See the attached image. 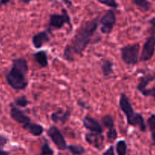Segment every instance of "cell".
Wrapping results in <instances>:
<instances>
[{
	"instance_id": "cell-29",
	"label": "cell",
	"mask_w": 155,
	"mask_h": 155,
	"mask_svg": "<svg viewBox=\"0 0 155 155\" xmlns=\"http://www.w3.org/2000/svg\"><path fill=\"white\" fill-rule=\"evenodd\" d=\"M149 24L151 25V32L155 34V18H151L149 21Z\"/></svg>"
},
{
	"instance_id": "cell-19",
	"label": "cell",
	"mask_w": 155,
	"mask_h": 155,
	"mask_svg": "<svg viewBox=\"0 0 155 155\" xmlns=\"http://www.w3.org/2000/svg\"><path fill=\"white\" fill-rule=\"evenodd\" d=\"M101 124H102L103 127L110 130V129L114 127V120L112 116L109 114H106L101 118Z\"/></svg>"
},
{
	"instance_id": "cell-23",
	"label": "cell",
	"mask_w": 155,
	"mask_h": 155,
	"mask_svg": "<svg viewBox=\"0 0 155 155\" xmlns=\"http://www.w3.org/2000/svg\"><path fill=\"white\" fill-rule=\"evenodd\" d=\"M107 140L110 142H113L114 141L116 140V139L117 138V130L115 129V127L108 130V131L107 133Z\"/></svg>"
},
{
	"instance_id": "cell-20",
	"label": "cell",
	"mask_w": 155,
	"mask_h": 155,
	"mask_svg": "<svg viewBox=\"0 0 155 155\" xmlns=\"http://www.w3.org/2000/svg\"><path fill=\"white\" fill-rule=\"evenodd\" d=\"M127 145L124 140H120L117 143L116 151L118 155H126L127 154Z\"/></svg>"
},
{
	"instance_id": "cell-34",
	"label": "cell",
	"mask_w": 155,
	"mask_h": 155,
	"mask_svg": "<svg viewBox=\"0 0 155 155\" xmlns=\"http://www.w3.org/2000/svg\"><path fill=\"white\" fill-rule=\"evenodd\" d=\"M40 155H53V154H41Z\"/></svg>"
},
{
	"instance_id": "cell-37",
	"label": "cell",
	"mask_w": 155,
	"mask_h": 155,
	"mask_svg": "<svg viewBox=\"0 0 155 155\" xmlns=\"http://www.w3.org/2000/svg\"><path fill=\"white\" fill-rule=\"evenodd\" d=\"M0 114H1V107H0Z\"/></svg>"
},
{
	"instance_id": "cell-26",
	"label": "cell",
	"mask_w": 155,
	"mask_h": 155,
	"mask_svg": "<svg viewBox=\"0 0 155 155\" xmlns=\"http://www.w3.org/2000/svg\"><path fill=\"white\" fill-rule=\"evenodd\" d=\"M41 154H53L54 152H53L52 149L50 148V146L48 145V144L44 143L42 145V148H41Z\"/></svg>"
},
{
	"instance_id": "cell-32",
	"label": "cell",
	"mask_w": 155,
	"mask_h": 155,
	"mask_svg": "<svg viewBox=\"0 0 155 155\" xmlns=\"http://www.w3.org/2000/svg\"><path fill=\"white\" fill-rule=\"evenodd\" d=\"M20 1H21V2L24 3V4H29L32 0H20Z\"/></svg>"
},
{
	"instance_id": "cell-16",
	"label": "cell",
	"mask_w": 155,
	"mask_h": 155,
	"mask_svg": "<svg viewBox=\"0 0 155 155\" xmlns=\"http://www.w3.org/2000/svg\"><path fill=\"white\" fill-rule=\"evenodd\" d=\"M25 130L34 136H41L42 134V133L44 132V128L42 126L37 124H33V123L29 124L28 127Z\"/></svg>"
},
{
	"instance_id": "cell-27",
	"label": "cell",
	"mask_w": 155,
	"mask_h": 155,
	"mask_svg": "<svg viewBox=\"0 0 155 155\" xmlns=\"http://www.w3.org/2000/svg\"><path fill=\"white\" fill-rule=\"evenodd\" d=\"M144 96L146 97H153L155 98V87L151 88V89H146L141 92Z\"/></svg>"
},
{
	"instance_id": "cell-12",
	"label": "cell",
	"mask_w": 155,
	"mask_h": 155,
	"mask_svg": "<svg viewBox=\"0 0 155 155\" xmlns=\"http://www.w3.org/2000/svg\"><path fill=\"white\" fill-rule=\"evenodd\" d=\"M71 113L70 110H63L61 108H60L57 111L52 113L51 118L53 122L64 124L69 120V118L71 117Z\"/></svg>"
},
{
	"instance_id": "cell-38",
	"label": "cell",
	"mask_w": 155,
	"mask_h": 155,
	"mask_svg": "<svg viewBox=\"0 0 155 155\" xmlns=\"http://www.w3.org/2000/svg\"><path fill=\"white\" fill-rule=\"evenodd\" d=\"M154 145H155V142H154Z\"/></svg>"
},
{
	"instance_id": "cell-24",
	"label": "cell",
	"mask_w": 155,
	"mask_h": 155,
	"mask_svg": "<svg viewBox=\"0 0 155 155\" xmlns=\"http://www.w3.org/2000/svg\"><path fill=\"white\" fill-rule=\"evenodd\" d=\"M100 3L108 7L113 8H117L118 7V4L116 0H98Z\"/></svg>"
},
{
	"instance_id": "cell-14",
	"label": "cell",
	"mask_w": 155,
	"mask_h": 155,
	"mask_svg": "<svg viewBox=\"0 0 155 155\" xmlns=\"http://www.w3.org/2000/svg\"><path fill=\"white\" fill-rule=\"evenodd\" d=\"M155 80V74H147L140 77L136 89L140 92H143L145 89H147V86L149 84V83L154 81Z\"/></svg>"
},
{
	"instance_id": "cell-33",
	"label": "cell",
	"mask_w": 155,
	"mask_h": 155,
	"mask_svg": "<svg viewBox=\"0 0 155 155\" xmlns=\"http://www.w3.org/2000/svg\"><path fill=\"white\" fill-rule=\"evenodd\" d=\"M9 1H10V0H1V3L2 5H5L7 4Z\"/></svg>"
},
{
	"instance_id": "cell-1",
	"label": "cell",
	"mask_w": 155,
	"mask_h": 155,
	"mask_svg": "<svg viewBox=\"0 0 155 155\" xmlns=\"http://www.w3.org/2000/svg\"><path fill=\"white\" fill-rule=\"evenodd\" d=\"M98 27V19H93L83 23L77 30L72 40L71 45H69L73 53L77 54H82L90 42L91 39Z\"/></svg>"
},
{
	"instance_id": "cell-25",
	"label": "cell",
	"mask_w": 155,
	"mask_h": 155,
	"mask_svg": "<svg viewBox=\"0 0 155 155\" xmlns=\"http://www.w3.org/2000/svg\"><path fill=\"white\" fill-rule=\"evenodd\" d=\"M151 133H155V114H151V117L147 120Z\"/></svg>"
},
{
	"instance_id": "cell-21",
	"label": "cell",
	"mask_w": 155,
	"mask_h": 155,
	"mask_svg": "<svg viewBox=\"0 0 155 155\" xmlns=\"http://www.w3.org/2000/svg\"><path fill=\"white\" fill-rule=\"evenodd\" d=\"M29 104H30V101H29V100L24 95L18 97L14 101V104H15V105L20 107H25Z\"/></svg>"
},
{
	"instance_id": "cell-22",
	"label": "cell",
	"mask_w": 155,
	"mask_h": 155,
	"mask_svg": "<svg viewBox=\"0 0 155 155\" xmlns=\"http://www.w3.org/2000/svg\"><path fill=\"white\" fill-rule=\"evenodd\" d=\"M68 149L69 150L72 154L76 155L82 154L85 152V148H83L81 145H70L68 146Z\"/></svg>"
},
{
	"instance_id": "cell-4",
	"label": "cell",
	"mask_w": 155,
	"mask_h": 155,
	"mask_svg": "<svg viewBox=\"0 0 155 155\" xmlns=\"http://www.w3.org/2000/svg\"><path fill=\"white\" fill-rule=\"evenodd\" d=\"M140 45L139 43L125 45L120 49L121 58L127 65H136L139 62Z\"/></svg>"
},
{
	"instance_id": "cell-6",
	"label": "cell",
	"mask_w": 155,
	"mask_h": 155,
	"mask_svg": "<svg viewBox=\"0 0 155 155\" xmlns=\"http://www.w3.org/2000/svg\"><path fill=\"white\" fill-rule=\"evenodd\" d=\"M101 24V31L104 34H108L113 30L116 24V16L112 10L107 11L105 15H103L100 20Z\"/></svg>"
},
{
	"instance_id": "cell-2",
	"label": "cell",
	"mask_w": 155,
	"mask_h": 155,
	"mask_svg": "<svg viewBox=\"0 0 155 155\" xmlns=\"http://www.w3.org/2000/svg\"><path fill=\"white\" fill-rule=\"evenodd\" d=\"M28 64L24 58H16L12 61V67L5 76L8 84L15 90H24L28 85L26 78L28 72Z\"/></svg>"
},
{
	"instance_id": "cell-13",
	"label": "cell",
	"mask_w": 155,
	"mask_h": 155,
	"mask_svg": "<svg viewBox=\"0 0 155 155\" xmlns=\"http://www.w3.org/2000/svg\"><path fill=\"white\" fill-rule=\"evenodd\" d=\"M49 42V36H48L47 31L39 32L33 36L32 42L33 46L36 48H39L45 44L46 42Z\"/></svg>"
},
{
	"instance_id": "cell-18",
	"label": "cell",
	"mask_w": 155,
	"mask_h": 155,
	"mask_svg": "<svg viewBox=\"0 0 155 155\" xmlns=\"http://www.w3.org/2000/svg\"><path fill=\"white\" fill-rule=\"evenodd\" d=\"M132 2L143 12H148L151 9V5L148 0H132Z\"/></svg>"
},
{
	"instance_id": "cell-36",
	"label": "cell",
	"mask_w": 155,
	"mask_h": 155,
	"mask_svg": "<svg viewBox=\"0 0 155 155\" xmlns=\"http://www.w3.org/2000/svg\"><path fill=\"white\" fill-rule=\"evenodd\" d=\"M1 5H2V3H1V1H0V6H1Z\"/></svg>"
},
{
	"instance_id": "cell-31",
	"label": "cell",
	"mask_w": 155,
	"mask_h": 155,
	"mask_svg": "<svg viewBox=\"0 0 155 155\" xmlns=\"http://www.w3.org/2000/svg\"><path fill=\"white\" fill-rule=\"evenodd\" d=\"M0 155H9V152L4 151L2 148H0Z\"/></svg>"
},
{
	"instance_id": "cell-8",
	"label": "cell",
	"mask_w": 155,
	"mask_h": 155,
	"mask_svg": "<svg viewBox=\"0 0 155 155\" xmlns=\"http://www.w3.org/2000/svg\"><path fill=\"white\" fill-rule=\"evenodd\" d=\"M155 51V36L152 35L147 39L142 48L140 60L142 61H148L154 56Z\"/></svg>"
},
{
	"instance_id": "cell-30",
	"label": "cell",
	"mask_w": 155,
	"mask_h": 155,
	"mask_svg": "<svg viewBox=\"0 0 155 155\" xmlns=\"http://www.w3.org/2000/svg\"><path fill=\"white\" fill-rule=\"evenodd\" d=\"M103 155H115L114 154V147L110 146L105 152L103 154Z\"/></svg>"
},
{
	"instance_id": "cell-17",
	"label": "cell",
	"mask_w": 155,
	"mask_h": 155,
	"mask_svg": "<svg viewBox=\"0 0 155 155\" xmlns=\"http://www.w3.org/2000/svg\"><path fill=\"white\" fill-rule=\"evenodd\" d=\"M114 64L110 61L104 60L101 64V70H102L103 75L107 77L113 73Z\"/></svg>"
},
{
	"instance_id": "cell-7",
	"label": "cell",
	"mask_w": 155,
	"mask_h": 155,
	"mask_svg": "<svg viewBox=\"0 0 155 155\" xmlns=\"http://www.w3.org/2000/svg\"><path fill=\"white\" fill-rule=\"evenodd\" d=\"M48 136L59 150H65L68 148L67 142L61 132L54 126H51L48 130Z\"/></svg>"
},
{
	"instance_id": "cell-10",
	"label": "cell",
	"mask_w": 155,
	"mask_h": 155,
	"mask_svg": "<svg viewBox=\"0 0 155 155\" xmlns=\"http://www.w3.org/2000/svg\"><path fill=\"white\" fill-rule=\"evenodd\" d=\"M85 138L86 142L95 148L101 150L104 146V136H102V133L90 132L86 133Z\"/></svg>"
},
{
	"instance_id": "cell-35",
	"label": "cell",
	"mask_w": 155,
	"mask_h": 155,
	"mask_svg": "<svg viewBox=\"0 0 155 155\" xmlns=\"http://www.w3.org/2000/svg\"><path fill=\"white\" fill-rule=\"evenodd\" d=\"M63 1H64V2H68V0H63Z\"/></svg>"
},
{
	"instance_id": "cell-28",
	"label": "cell",
	"mask_w": 155,
	"mask_h": 155,
	"mask_svg": "<svg viewBox=\"0 0 155 155\" xmlns=\"http://www.w3.org/2000/svg\"><path fill=\"white\" fill-rule=\"evenodd\" d=\"M8 141V139L5 137V136L0 135V148L5 146V145L7 144Z\"/></svg>"
},
{
	"instance_id": "cell-3",
	"label": "cell",
	"mask_w": 155,
	"mask_h": 155,
	"mask_svg": "<svg viewBox=\"0 0 155 155\" xmlns=\"http://www.w3.org/2000/svg\"><path fill=\"white\" fill-rule=\"evenodd\" d=\"M119 106L120 110L126 115L129 125L139 127L140 131L143 132V133L146 132L147 127L143 117L141 114L135 112L131 102L130 101V99L125 94L122 93L120 96Z\"/></svg>"
},
{
	"instance_id": "cell-5",
	"label": "cell",
	"mask_w": 155,
	"mask_h": 155,
	"mask_svg": "<svg viewBox=\"0 0 155 155\" xmlns=\"http://www.w3.org/2000/svg\"><path fill=\"white\" fill-rule=\"evenodd\" d=\"M65 24H68L70 27H72L71 24V18L68 15V12L65 9L62 10L61 15H58V14H53L50 16L49 23H48V27L50 28L57 29L60 30L64 27Z\"/></svg>"
},
{
	"instance_id": "cell-9",
	"label": "cell",
	"mask_w": 155,
	"mask_h": 155,
	"mask_svg": "<svg viewBox=\"0 0 155 155\" xmlns=\"http://www.w3.org/2000/svg\"><path fill=\"white\" fill-rule=\"evenodd\" d=\"M10 115L13 120L21 124L24 129H26L30 124H31V120L27 117L24 112L16 107H12L10 110Z\"/></svg>"
},
{
	"instance_id": "cell-15",
	"label": "cell",
	"mask_w": 155,
	"mask_h": 155,
	"mask_svg": "<svg viewBox=\"0 0 155 155\" xmlns=\"http://www.w3.org/2000/svg\"><path fill=\"white\" fill-rule=\"evenodd\" d=\"M33 56H34L35 61L39 64V66L42 68H46L48 66V57H47V54L45 53V51H37V52L34 53Z\"/></svg>"
},
{
	"instance_id": "cell-11",
	"label": "cell",
	"mask_w": 155,
	"mask_h": 155,
	"mask_svg": "<svg viewBox=\"0 0 155 155\" xmlns=\"http://www.w3.org/2000/svg\"><path fill=\"white\" fill-rule=\"evenodd\" d=\"M83 124L85 128L87 129L90 132L102 133L103 129L100 123L97 120L94 119V118L91 117H85L83 120Z\"/></svg>"
}]
</instances>
